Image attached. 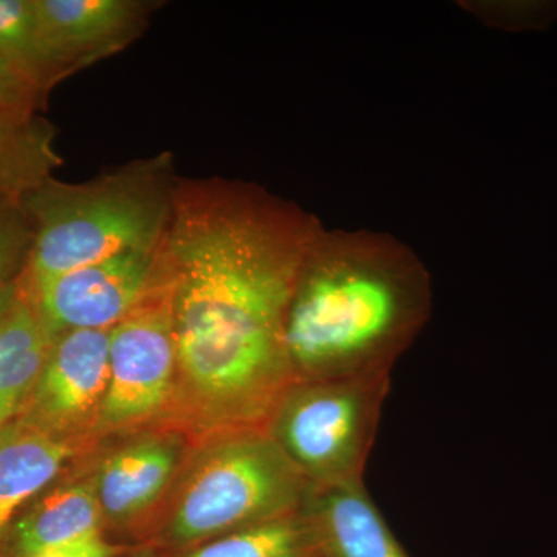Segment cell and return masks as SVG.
<instances>
[{"label":"cell","instance_id":"1","mask_svg":"<svg viewBox=\"0 0 557 557\" xmlns=\"http://www.w3.org/2000/svg\"><path fill=\"white\" fill-rule=\"evenodd\" d=\"M321 230L313 215L252 186L175 194L161 248L177 354L166 429L196 446L265 431L296 381L285 321Z\"/></svg>","mask_w":557,"mask_h":557},{"label":"cell","instance_id":"2","mask_svg":"<svg viewBox=\"0 0 557 557\" xmlns=\"http://www.w3.org/2000/svg\"><path fill=\"white\" fill-rule=\"evenodd\" d=\"M420 256L370 230L322 228L300 267L285 321L296 381L391 373L432 313Z\"/></svg>","mask_w":557,"mask_h":557},{"label":"cell","instance_id":"3","mask_svg":"<svg viewBox=\"0 0 557 557\" xmlns=\"http://www.w3.org/2000/svg\"><path fill=\"white\" fill-rule=\"evenodd\" d=\"M174 197L160 159L75 185L46 180L21 197L33 228L22 278L38 284L123 252L159 249Z\"/></svg>","mask_w":557,"mask_h":557},{"label":"cell","instance_id":"4","mask_svg":"<svg viewBox=\"0 0 557 557\" xmlns=\"http://www.w3.org/2000/svg\"><path fill=\"white\" fill-rule=\"evenodd\" d=\"M310 483L265 431L220 435L193 449L150 547L188 552L233 531L295 515Z\"/></svg>","mask_w":557,"mask_h":557},{"label":"cell","instance_id":"5","mask_svg":"<svg viewBox=\"0 0 557 557\" xmlns=\"http://www.w3.org/2000/svg\"><path fill=\"white\" fill-rule=\"evenodd\" d=\"M391 373L295 381L265 432L310 486L362 482Z\"/></svg>","mask_w":557,"mask_h":557},{"label":"cell","instance_id":"6","mask_svg":"<svg viewBox=\"0 0 557 557\" xmlns=\"http://www.w3.org/2000/svg\"><path fill=\"white\" fill-rule=\"evenodd\" d=\"M174 322L163 260L145 299L109 330V384L98 438L166 429L175 394Z\"/></svg>","mask_w":557,"mask_h":557},{"label":"cell","instance_id":"7","mask_svg":"<svg viewBox=\"0 0 557 557\" xmlns=\"http://www.w3.org/2000/svg\"><path fill=\"white\" fill-rule=\"evenodd\" d=\"M108 384L109 330L61 333L13 423L94 449Z\"/></svg>","mask_w":557,"mask_h":557},{"label":"cell","instance_id":"8","mask_svg":"<svg viewBox=\"0 0 557 557\" xmlns=\"http://www.w3.org/2000/svg\"><path fill=\"white\" fill-rule=\"evenodd\" d=\"M161 248L123 252L38 284L22 278V284L54 338L70 330H110L156 285Z\"/></svg>","mask_w":557,"mask_h":557},{"label":"cell","instance_id":"9","mask_svg":"<svg viewBox=\"0 0 557 557\" xmlns=\"http://www.w3.org/2000/svg\"><path fill=\"white\" fill-rule=\"evenodd\" d=\"M196 448L174 429H150L126 437L95 467V486L106 527L127 530L152 515Z\"/></svg>","mask_w":557,"mask_h":557},{"label":"cell","instance_id":"10","mask_svg":"<svg viewBox=\"0 0 557 557\" xmlns=\"http://www.w3.org/2000/svg\"><path fill=\"white\" fill-rule=\"evenodd\" d=\"M40 30L70 70L123 49L137 36L148 5L134 0H33Z\"/></svg>","mask_w":557,"mask_h":557},{"label":"cell","instance_id":"11","mask_svg":"<svg viewBox=\"0 0 557 557\" xmlns=\"http://www.w3.org/2000/svg\"><path fill=\"white\" fill-rule=\"evenodd\" d=\"M102 519L95 468L58 480L22 509L0 557H28L42 549L101 536Z\"/></svg>","mask_w":557,"mask_h":557},{"label":"cell","instance_id":"12","mask_svg":"<svg viewBox=\"0 0 557 557\" xmlns=\"http://www.w3.org/2000/svg\"><path fill=\"white\" fill-rule=\"evenodd\" d=\"M302 509L319 557H409L362 482L310 486Z\"/></svg>","mask_w":557,"mask_h":557},{"label":"cell","instance_id":"13","mask_svg":"<svg viewBox=\"0 0 557 557\" xmlns=\"http://www.w3.org/2000/svg\"><path fill=\"white\" fill-rule=\"evenodd\" d=\"M90 450L20 423L0 432V555L22 509Z\"/></svg>","mask_w":557,"mask_h":557},{"label":"cell","instance_id":"14","mask_svg":"<svg viewBox=\"0 0 557 557\" xmlns=\"http://www.w3.org/2000/svg\"><path fill=\"white\" fill-rule=\"evenodd\" d=\"M53 341L22 284L16 306L0 321V432L20 416Z\"/></svg>","mask_w":557,"mask_h":557},{"label":"cell","instance_id":"15","mask_svg":"<svg viewBox=\"0 0 557 557\" xmlns=\"http://www.w3.org/2000/svg\"><path fill=\"white\" fill-rule=\"evenodd\" d=\"M54 127L36 113L0 112V196L21 199L61 164Z\"/></svg>","mask_w":557,"mask_h":557},{"label":"cell","instance_id":"16","mask_svg":"<svg viewBox=\"0 0 557 557\" xmlns=\"http://www.w3.org/2000/svg\"><path fill=\"white\" fill-rule=\"evenodd\" d=\"M0 54L44 95L72 73L50 49L33 0H0Z\"/></svg>","mask_w":557,"mask_h":557},{"label":"cell","instance_id":"17","mask_svg":"<svg viewBox=\"0 0 557 557\" xmlns=\"http://www.w3.org/2000/svg\"><path fill=\"white\" fill-rule=\"evenodd\" d=\"M185 553L183 557H319L317 536L304 509L233 531Z\"/></svg>","mask_w":557,"mask_h":557},{"label":"cell","instance_id":"18","mask_svg":"<svg viewBox=\"0 0 557 557\" xmlns=\"http://www.w3.org/2000/svg\"><path fill=\"white\" fill-rule=\"evenodd\" d=\"M32 245V223L21 199L0 196V287L25 273Z\"/></svg>","mask_w":557,"mask_h":557},{"label":"cell","instance_id":"19","mask_svg":"<svg viewBox=\"0 0 557 557\" xmlns=\"http://www.w3.org/2000/svg\"><path fill=\"white\" fill-rule=\"evenodd\" d=\"M461 9L505 30L545 28L557 20V2H468Z\"/></svg>","mask_w":557,"mask_h":557},{"label":"cell","instance_id":"20","mask_svg":"<svg viewBox=\"0 0 557 557\" xmlns=\"http://www.w3.org/2000/svg\"><path fill=\"white\" fill-rule=\"evenodd\" d=\"M46 95L0 54V112L36 113Z\"/></svg>","mask_w":557,"mask_h":557},{"label":"cell","instance_id":"21","mask_svg":"<svg viewBox=\"0 0 557 557\" xmlns=\"http://www.w3.org/2000/svg\"><path fill=\"white\" fill-rule=\"evenodd\" d=\"M121 547L110 544L104 536L81 539L70 544L42 549L28 557H119Z\"/></svg>","mask_w":557,"mask_h":557},{"label":"cell","instance_id":"22","mask_svg":"<svg viewBox=\"0 0 557 557\" xmlns=\"http://www.w3.org/2000/svg\"><path fill=\"white\" fill-rule=\"evenodd\" d=\"M22 277L11 282L9 285L0 287V321L10 313V310L16 306L17 299L21 298Z\"/></svg>","mask_w":557,"mask_h":557},{"label":"cell","instance_id":"23","mask_svg":"<svg viewBox=\"0 0 557 557\" xmlns=\"http://www.w3.org/2000/svg\"><path fill=\"white\" fill-rule=\"evenodd\" d=\"M134 557H161V555L160 549L150 547V545H146V547L138 549Z\"/></svg>","mask_w":557,"mask_h":557}]
</instances>
